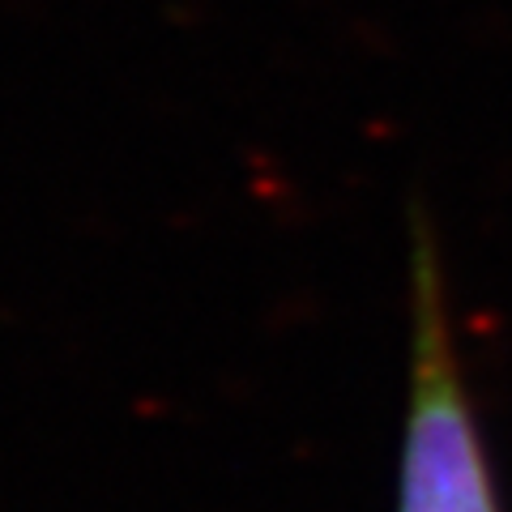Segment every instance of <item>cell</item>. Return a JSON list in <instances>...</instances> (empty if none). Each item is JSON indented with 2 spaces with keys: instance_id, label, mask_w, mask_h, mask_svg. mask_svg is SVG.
I'll return each mask as SVG.
<instances>
[{
  "instance_id": "1",
  "label": "cell",
  "mask_w": 512,
  "mask_h": 512,
  "mask_svg": "<svg viewBox=\"0 0 512 512\" xmlns=\"http://www.w3.org/2000/svg\"><path fill=\"white\" fill-rule=\"evenodd\" d=\"M393 512H504L431 235L410 265V372Z\"/></svg>"
}]
</instances>
